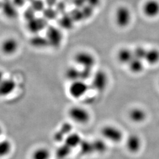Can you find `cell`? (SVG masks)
Segmentation results:
<instances>
[{"instance_id": "3957f363", "label": "cell", "mask_w": 159, "mask_h": 159, "mask_svg": "<svg viewBox=\"0 0 159 159\" xmlns=\"http://www.w3.org/2000/svg\"><path fill=\"white\" fill-rule=\"evenodd\" d=\"M19 48V41L14 37H7L0 43V51L6 56H12L16 54Z\"/></svg>"}, {"instance_id": "e0dca14e", "label": "cell", "mask_w": 159, "mask_h": 159, "mask_svg": "<svg viewBox=\"0 0 159 159\" xmlns=\"http://www.w3.org/2000/svg\"><path fill=\"white\" fill-rule=\"evenodd\" d=\"M51 154L49 149L40 147L35 149L31 154L32 159H50Z\"/></svg>"}, {"instance_id": "4dcf8cb0", "label": "cell", "mask_w": 159, "mask_h": 159, "mask_svg": "<svg viewBox=\"0 0 159 159\" xmlns=\"http://www.w3.org/2000/svg\"><path fill=\"white\" fill-rule=\"evenodd\" d=\"M5 79H6V77H5V76H4V72H3L2 70H0V83H1L2 81H3Z\"/></svg>"}, {"instance_id": "2e32d148", "label": "cell", "mask_w": 159, "mask_h": 159, "mask_svg": "<svg viewBox=\"0 0 159 159\" xmlns=\"http://www.w3.org/2000/svg\"><path fill=\"white\" fill-rule=\"evenodd\" d=\"M144 61L149 65H156L159 63V50L156 48L148 49Z\"/></svg>"}, {"instance_id": "d4e9b609", "label": "cell", "mask_w": 159, "mask_h": 159, "mask_svg": "<svg viewBox=\"0 0 159 159\" xmlns=\"http://www.w3.org/2000/svg\"><path fill=\"white\" fill-rule=\"evenodd\" d=\"M147 51H148V49L144 48L143 47L138 46L133 50L134 57L136 58L137 59L144 61V58L146 57Z\"/></svg>"}, {"instance_id": "cb8c5ba5", "label": "cell", "mask_w": 159, "mask_h": 159, "mask_svg": "<svg viewBox=\"0 0 159 159\" xmlns=\"http://www.w3.org/2000/svg\"><path fill=\"white\" fill-rule=\"evenodd\" d=\"M14 6V4L12 3H7L6 2V5L3 6V11L6 16L9 18H12L14 17L16 15V7L14 6L13 8L12 7Z\"/></svg>"}, {"instance_id": "8992f818", "label": "cell", "mask_w": 159, "mask_h": 159, "mask_svg": "<svg viewBox=\"0 0 159 159\" xmlns=\"http://www.w3.org/2000/svg\"><path fill=\"white\" fill-rule=\"evenodd\" d=\"M108 83V76L105 71L98 70L93 75L91 87L94 90L98 92L104 91Z\"/></svg>"}, {"instance_id": "7402d4cb", "label": "cell", "mask_w": 159, "mask_h": 159, "mask_svg": "<svg viewBox=\"0 0 159 159\" xmlns=\"http://www.w3.org/2000/svg\"><path fill=\"white\" fill-rule=\"evenodd\" d=\"M72 148H69L64 143L60 146L56 152V156L58 159H66L72 152Z\"/></svg>"}, {"instance_id": "ffe728a7", "label": "cell", "mask_w": 159, "mask_h": 159, "mask_svg": "<svg viewBox=\"0 0 159 159\" xmlns=\"http://www.w3.org/2000/svg\"><path fill=\"white\" fill-rule=\"evenodd\" d=\"M65 76L67 79L71 82L79 80H80V69L75 67H70L66 70Z\"/></svg>"}, {"instance_id": "4316f807", "label": "cell", "mask_w": 159, "mask_h": 159, "mask_svg": "<svg viewBox=\"0 0 159 159\" xmlns=\"http://www.w3.org/2000/svg\"><path fill=\"white\" fill-rule=\"evenodd\" d=\"M81 11L83 14L84 19H87L90 18L93 15L94 8L91 7V6L85 5L83 7H82Z\"/></svg>"}, {"instance_id": "7a4b0ae2", "label": "cell", "mask_w": 159, "mask_h": 159, "mask_svg": "<svg viewBox=\"0 0 159 159\" xmlns=\"http://www.w3.org/2000/svg\"><path fill=\"white\" fill-rule=\"evenodd\" d=\"M70 118L75 123L80 125L87 124L90 120V114L84 107L73 106L69 109Z\"/></svg>"}, {"instance_id": "484cf974", "label": "cell", "mask_w": 159, "mask_h": 159, "mask_svg": "<svg viewBox=\"0 0 159 159\" xmlns=\"http://www.w3.org/2000/svg\"><path fill=\"white\" fill-rule=\"evenodd\" d=\"M92 68H81L80 69V80L85 81L93 77Z\"/></svg>"}, {"instance_id": "30bf717a", "label": "cell", "mask_w": 159, "mask_h": 159, "mask_svg": "<svg viewBox=\"0 0 159 159\" xmlns=\"http://www.w3.org/2000/svg\"><path fill=\"white\" fill-rule=\"evenodd\" d=\"M16 81L11 78H6L0 83V98L12 94L16 88Z\"/></svg>"}, {"instance_id": "8fae6325", "label": "cell", "mask_w": 159, "mask_h": 159, "mask_svg": "<svg viewBox=\"0 0 159 159\" xmlns=\"http://www.w3.org/2000/svg\"><path fill=\"white\" fill-rule=\"evenodd\" d=\"M47 38L48 43L54 47H57L60 45L62 35L61 33L56 28H51L48 30Z\"/></svg>"}, {"instance_id": "83f0119b", "label": "cell", "mask_w": 159, "mask_h": 159, "mask_svg": "<svg viewBox=\"0 0 159 159\" xmlns=\"http://www.w3.org/2000/svg\"><path fill=\"white\" fill-rule=\"evenodd\" d=\"M101 0H87V5L95 8L100 4Z\"/></svg>"}, {"instance_id": "7c38bea8", "label": "cell", "mask_w": 159, "mask_h": 159, "mask_svg": "<svg viewBox=\"0 0 159 159\" xmlns=\"http://www.w3.org/2000/svg\"><path fill=\"white\" fill-rule=\"evenodd\" d=\"M133 58V51L129 48H121L117 53V59L122 64L128 66Z\"/></svg>"}, {"instance_id": "d6986e66", "label": "cell", "mask_w": 159, "mask_h": 159, "mask_svg": "<svg viewBox=\"0 0 159 159\" xmlns=\"http://www.w3.org/2000/svg\"><path fill=\"white\" fill-rule=\"evenodd\" d=\"M79 147L80 153L83 156H89L94 153L93 142L90 141L83 139Z\"/></svg>"}, {"instance_id": "ba28073f", "label": "cell", "mask_w": 159, "mask_h": 159, "mask_svg": "<svg viewBox=\"0 0 159 159\" xmlns=\"http://www.w3.org/2000/svg\"><path fill=\"white\" fill-rule=\"evenodd\" d=\"M143 12L148 18H154L159 16V1L158 0H148L143 6Z\"/></svg>"}, {"instance_id": "603a6c76", "label": "cell", "mask_w": 159, "mask_h": 159, "mask_svg": "<svg viewBox=\"0 0 159 159\" xmlns=\"http://www.w3.org/2000/svg\"><path fill=\"white\" fill-rule=\"evenodd\" d=\"M94 153L102 154L106 152L107 149L106 143L100 139H96L92 141Z\"/></svg>"}, {"instance_id": "f1b7e54d", "label": "cell", "mask_w": 159, "mask_h": 159, "mask_svg": "<svg viewBox=\"0 0 159 159\" xmlns=\"http://www.w3.org/2000/svg\"><path fill=\"white\" fill-rule=\"evenodd\" d=\"M75 4L77 7H83L87 4V0H75Z\"/></svg>"}, {"instance_id": "5bb4252c", "label": "cell", "mask_w": 159, "mask_h": 159, "mask_svg": "<svg viewBox=\"0 0 159 159\" xmlns=\"http://www.w3.org/2000/svg\"><path fill=\"white\" fill-rule=\"evenodd\" d=\"M73 129V127L71 124L68 123H65L62 125L60 129L56 132L54 135V139L57 142H64L66 136L70 134Z\"/></svg>"}, {"instance_id": "277c9868", "label": "cell", "mask_w": 159, "mask_h": 159, "mask_svg": "<svg viewBox=\"0 0 159 159\" xmlns=\"http://www.w3.org/2000/svg\"><path fill=\"white\" fill-rule=\"evenodd\" d=\"M74 61L81 68H92L96 64V58L88 51H81L77 52L74 56Z\"/></svg>"}, {"instance_id": "6da1fadb", "label": "cell", "mask_w": 159, "mask_h": 159, "mask_svg": "<svg viewBox=\"0 0 159 159\" xmlns=\"http://www.w3.org/2000/svg\"><path fill=\"white\" fill-rule=\"evenodd\" d=\"M132 20V14L130 10L126 6L119 7L115 12V22L120 29L127 27Z\"/></svg>"}, {"instance_id": "1f68e13d", "label": "cell", "mask_w": 159, "mask_h": 159, "mask_svg": "<svg viewBox=\"0 0 159 159\" xmlns=\"http://www.w3.org/2000/svg\"><path fill=\"white\" fill-rule=\"evenodd\" d=\"M2 127L0 125V136L2 135Z\"/></svg>"}, {"instance_id": "9c48e42d", "label": "cell", "mask_w": 159, "mask_h": 159, "mask_svg": "<svg viewBox=\"0 0 159 159\" xmlns=\"http://www.w3.org/2000/svg\"><path fill=\"white\" fill-rule=\"evenodd\" d=\"M126 148L128 151L132 153H136L140 151L142 146V139L136 134H132L128 136L126 140Z\"/></svg>"}, {"instance_id": "4fadbf2b", "label": "cell", "mask_w": 159, "mask_h": 159, "mask_svg": "<svg viewBox=\"0 0 159 159\" xmlns=\"http://www.w3.org/2000/svg\"><path fill=\"white\" fill-rule=\"evenodd\" d=\"M129 117L133 122L136 123H141L146 119L147 113L144 109L135 107L130 110Z\"/></svg>"}, {"instance_id": "44dd1931", "label": "cell", "mask_w": 159, "mask_h": 159, "mask_svg": "<svg viewBox=\"0 0 159 159\" xmlns=\"http://www.w3.org/2000/svg\"><path fill=\"white\" fill-rule=\"evenodd\" d=\"M12 144L8 140H0V158L5 157L11 153Z\"/></svg>"}, {"instance_id": "9a60e30c", "label": "cell", "mask_w": 159, "mask_h": 159, "mask_svg": "<svg viewBox=\"0 0 159 159\" xmlns=\"http://www.w3.org/2000/svg\"><path fill=\"white\" fill-rule=\"evenodd\" d=\"M81 137L79 134L71 133L67 135L64 140V143L68 146L69 148L73 149L74 148L79 147L82 141Z\"/></svg>"}, {"instance_id": "5b68a950", "label": "cell", "mask_w": 159, "mask_h": 159, "mask_svg": "<svg viewBox=\"0 0 159 159\" xmlns=\"http://www.w3.org/2000/svg\"><path fill=\"white\" fill-rule=\"evenodd\" d=\"M101 133L104 139L115 143L120 142L123 138L122 131L114 125L104 126L101 130Z\"/></svg>"}, {"instance_id": "f546056e", "label": "cell", "mask_w": 159, "mask_h": 159, "mask_svg": "<svg viewBox=\"0 0 159 159\" xmlns=\"http://www.w3.org/2000/svg\"><path fill=\"white\" fill-rule=\"evenodd\" d=\"M25 0H13L12 3L15 5L16 7H22L24 5Z\"/></svg>"}, {"instance_id": "52a82bcc", "label": "cell", "mask_w": 159, "mask_h": 159, "mask_svg": "<svg viewBox=\"0 0 159 159\" xmlns=\"http://www.w3.org/2000/svg\"><path fill=\"white\" fill-rule=\"evenodd\" d=\"M89 89V87L85 81L79 80L71 82L68 89V92L73 98L79 99L86 94Z\"/></svg>"}, {"instance_id": "d6a6232c", "label": "cell", "mask_w": 159, "mask_h": 159, "mask_svg": "<svg viewBox=\"0 0 159 159\" xmlns=\"http://www.w3.org/2000/svg\"></svg>"}, {"instance_id": "ac0fdd59", "label": "cell", "mask_w": 159, "mask_h": 159, "mask_svg": "<svg viewBox=\"0 0 159 159\" xmlns=\"http://www.w3.org/2000/svg\"><path fill=\"white\" fill-rule=\"evenodd\" d=\"M128 66L131 73L139 74L144 70V61L134 57L130 63L128 64Z\"/></svg>"}]
</instances>
